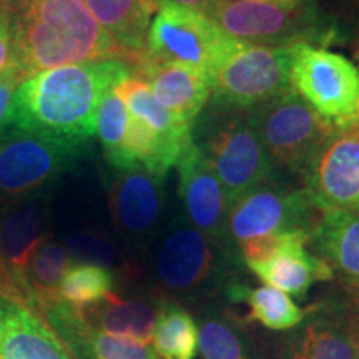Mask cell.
Masks as SVG:
<instances>
[{"label": "cell", "instance_id": "cell-20", "mask_svg": "<svg viewBox=\"0 0 359 359\" xmlns=\"http://www.w3.org/2000/svg\"><path fill=\"white\" fill-rule=\"evenodd\" d=\"M308 243L359 302V212H325Z\"/></svg>", "mask_w": 359, "mask_h": 359}, {"label": "cell", "instance_id": "cell-38", "mask_svg": "<svg viewBox=\"0 0 359 359\" xmlns=\"http://www.w3.org/2000/svg\"><path fill=\"white\" fill-rule=\"evenodd\" d=\"M155 2H156V4H158V6H160V4H161V0H155Z\"/></svg>", "mask_w": 359, "mask_h": 359}, {"label": "cell", "instance_id": "cell-16", "mask_svg": "<svg viewBox=\"0 0 359 359\" xmlns=\"http://www.w3.org/2000/svg\"><path fill=\"white\" fill-rule=\"evenodd\" d=\"M177 165L180 177L178 195L185 219L215 245H223L226 241L230 203L218 175L195 142Z\"/></svg>", "mask_w": 359, "mask_h": 359}, {"label": "cell", "instance_id": "cell-6", "mask_svg": "<svg viewBox=\"0 0 359 359\" xmlns=\"http://www.w3.org/2000/svg\"><path fill=\"white\" fill-rule=\"evenodd\" d=\"M85 142L12 127L0 137V206L42 193L70 170Z\"/></svg>", "mask_w": 359, "mask_h": 359}, {"label": "cell", "instance_id": "cell-12", "mask_svg": "<svg viewBox=\"0 0 359 359\" xmlns=\"http://www.w3.org/2000/svg\"><path fill=\"white\" fill-rule=\"evenodd\" d=\"M43 193L0 206V293L32 309L27 268L47 241Z\"/></svg>", "mask_w": 359, "mask_h": 359}, {"label": "cell", "instance_id": "cell-35", "mask_svg": "<svg viewBox=\"0 0 359 359\" xmlns=\"http://www.w3.org/2000/svg\"><path fill=\"white\" fill-rule=\"evenodd\" d=\"M11 6H12V0H0V12H7L11 11Z\"/></svg>", "mask_w": 359, "mask_h": 359}, {"label": "cell", "instance_id": "cell-4", "mask_svg": "<svg viewBox=\"0 0 359 359\" xmlns=\"http://www.w3.org/2000/svg\"><path fill=\"white\" fill-rule=\"evenodd\" d=\"M212 105L250 111L291 90V45L238 42L210 75Z\"/></svg>", "mask_w": 359, "mask_h": 359}, {"label": "cell", "instance_id": "cell-28", "mask_svg": "<svg viewBox=\"0 0 359 359\" xmlns=\"http://www.w3.org/2000/svg\"><path fill=\"white\" fill-rule=\"evenodd\" d=\"M198 348L205 359H257L243 333L222 314L212 311L201 316Z\"/></svg>", "mask_w": 359, "mask_h": 359}, {"label": "cell", "instance_id": "cell-31", "mask_svg": "<svg viewBox=\"0 0 359 359\" xmlns=\"http://www.w3.org/2000/svg\"><path fill=\"white\" fill-rule=\"evenodd\" d=\"M20 83L15 70L0 77V137L13 127V98Z\"/></svg>", "mask_w": 359, "mask_h": 359}, {"label": "cell", "instance_id": "cell-2", "mask_svg": "<svg viewBox=\"0 0 359 359\" xmlns=\"http://www.w3.org/2000/svg\"><path fill=\"white\" fill-rule=\"evenodd\" d=\"M122 60L57 67L25 79L13 98V127L87 142L107 93L132 77Z\"/></svg>", "mask_w": 359, "mask_h": 359}, {"label": "cell", "instance_id": "cell-32", "mask_svg": "<svg viewBox=\"0 0 359 359\" xmlns=\"http://www.w3.org/2000/svg\"><path fill=\"white\" fill-rule=\"evenodd\" d=\"M15 70V57H13V34L11 15L0 12V77Z\"/></svg>", "mask_w": 359, "mask_h": 359}, {"label": "cell", "instance_id": "cell-3", "mask_svg": "<svg viewBox=\"0 0 359 359\" xmlns=\"http://www.w3.org/2000/svg\"><path fill=\"white\" fill-rule=\"evenodd\" d=\"M193 142L218 175L230 205L253 188L273 182L275 167L251 127L248 111L212 105V111L196 125Z\"/></svg>", "mask_w": 359, "mask_h": 359}, {"label": "cell", "instance_id": "cell-9", "mask_svg": "<svg viewBox=\"0 0 359 359\" xmlns=\"http://www.w3.org/2000/svg\"><path fill=\"white\" fill-rule=\"evenodd\" d=\"M217 246L187 219L172 223L155 253L156 285L173 298H191L215 288L224 275Z\"/></svg>", "mask_w": 359, "mask_h": 359}, {"label": "cell", "instance_id": "cell-25", "mask_svg": "<svg viewBox=\"0 0 359 359\" xmlns=\"http://www.w3.org/2000/svg\"><path fill=\"white\" fill-rule=\"evenodd\" d=\"M155 351L165 359H193L198 348V327L185 308L161 302L154 338Z\"/></svg>", "mask_w": 359, "mask_h": 359}, {"label": "cell", "instance_id": "cell-8", "mask_svg": "<svg viewBox=\"0 0 359 359\" xmlns=\"http://www.w3.org/2000/svg\"><path fill=\"white\" fill-rule=\"evenodd\" d=\"M291 88L334 130L356 123L359 69L346 57L306 42L293 43Z\"/></svg>", "mask_w": 359, "mask_h": 359}, {"label": "cell", "instance_id": "cell-27", "mask_svg": "<svg viewBox=\"0 0 359 359\" xmlns=\"http://www.w3.org/2000/svg\"><path fill=\"white\" fill-rule=\"evenodd\" d=\"M115 276L109 268L98 264H70L58 285V298L74 308H88L114 293Z\"/></svg>", "mask_w": 359, "mask_h": 359}, {"label": "cell", "instance_id": "cell-29", "mask_svg": "<svg viewBox=\"0 0 359 359\" xmlns=\"http://www.w3.org/2000/svg\"><path fill=\"white\" fill-rule=\"evenodd\" d=\"M127 105L111 90L103 97L97 111V133L100 138L105 158L115 170L122 167V148L128 127Z\"/></svg>", "mask_w": 359, "mask_h": 359}, {"label": "cell", "instance_id": "cell-19", "mask_svg": "<svg viewBox=\"0 0 359 359\" xmlns=\"http://www.w3.org/2000/svg\"><path fill=\"white\" fill-rule=\"evenodd\" d=\"M0 359H72L39 314L0 293Z\"/></svg>", "mask_w": 359, "mask_h": 359}, {"label": "cell", "instance_id": "cell-34", "mask_svg": "<svg viewBox=\"0 0 359 359\" xmlns=\"http://www.w3.org/2000/svg\"><path fill=\"white\" fill-rule=\"evenodd\" d=\"M276 2H280L283 6H288V7H298L303 0H276Z\"/></svg>", "mask_w": 359, "mask_h": 359}, {"label": "cell", "instance_id": "cell-13", "mask_svg": "<svg viewBox=\"0 0 359 359\" xmlns=\"http://www.w3.org/2000/svg\"><path fill=\"white\" fill-rule=\"evenodd\" d=\"M320 212H359V127L334 130L304 173Z\"/></svg>", "mask_w": 359, "mask_h": 359}, {"label": "cell", "instance_id": "cell-11", "mask_svg": "<svg viewBox=\"0 0 359 359\" xmlns=\"http://www.w3.org/2000/svg\"><path fill=\"white\" fill-rule=\"evenodd\" d=\"M205 15L222 32L258 45L309 43L318 39L316 19L276 0H217Z\"/></svg>", "mask_w": 359, "mask_h": 359}, {"label": "cell", "instance_id": "cell-23", "mask_svg": "<svg viewBox=\"0 0 359 359\" xmlns=\"http://www.w3.org/2000/svg\"><path fill=\"white\" fill-rule=\"evenodd\" d=\"M114 92L127 105L130 114L145 120L160 135L178 160L193 145V125L183 122L161 107L145 80L132 75L116 85Z\"/></svg>", "mask_w": 359, "mask_h": 359}, {"label": "cell", "instance_id": "cell-10", "mask_svg": "<svg viewBox=\"0 0 359 359\" xmlns=\"http://www.w3.org/2000/svg\"><path fill=\"white\" fill-rule=\"evenodd\" d=\"M323 212L303 190L275 182L263 183L233 201L226 218V241L240 245L273 233L303 230L311 233Z\"/></svg>", "mask_w": 359, "mask_h": 359}, {"label": "cell", "instance_id": "cell-24", "mask_svg": "<svg viewBox=\"0 0 359 359\" xmlns=\"http://www.w3.org/2000/svg\"><path fill=\"white\" fill-rule=\"evenodd\" d=\"M224 291L230 302L248 306L246 321H257L273 331L293 330L308 313V309L296 304L288 294L268 285L250 288L241 283H231Z\"/></svg>", "mask_w": 359, "mask_h": 359}, {"label": "cell", "instance_id": "cell-37", "mask_svg": "<svg viewBox=\"0 0 359 359\" xmlns=\"http://www.w3.org/2000/svg\"><path fill=\"white\" fill-rule=\"evenodd\" d=\"M353 127H359V107H358V116H356V123H354Z\"/></svg>", "mask_w": 359, "mask_h": 359}, {"label": "cell", "instance_id": "cell-18", "mask_svg": "<svg viewBox=\"0 0 359 359\" xmlns=\"http://www.w3.org/2000/svg\"><path fill=\"white\" fill-rule=\"evenodd\" d=\"M150 85L161 107L183 122L193 125L212 95L210 80L203 72L180 64H161L143 57L137 75Z\"/></svg>", "mask_w": 359, "mask_h": 359}, {"label": "cell", "instance_id": "cell-7", "mask_svg": "<svg viewBox=\"0 0 359 359\" xmlns=\"http://www.w3.org/2000/svg\"><path fill=\"white\" fill-rule=\"evenodd\" d=\"M240 40L230 37L205 13L161 2L147 32L145 57L161 64H180L208 77Z\"/></svg>", "mask_w": 359, "mask_h": 359}, {"label": "cell", "instance_id": "cell-30", "mask_svg": "<svg viewBox=\"0 0 359 359\" xmlns=\"http://www.w3.org/2000/svg\"><path fill=\"white\" fill-rule=\"evenodd\" d=\"M65 250L70 258L79 263L115 266L118 263V251L107 236L95 231H77L65 238Z\"/></svg>", "mask_w": 359, "mask_h": 359}, {"label": "cell", "instance_id": "cell-21", "mask_svg": "<svg viewBox=\"0 0 359 359\" xmlns=\"http://www.w3.org/2000/svg\"><path fill=\"white\" fill-rule=\"evenodd\" d=\"M98 24L123 48L127 65L137 69L145 57L150 17L158 11L155 0H83Z\"/></svg>", "mask_w": 359, "mask_h": 359}, {"label": "cell", "instance_id": "cell-14", "mask_svg": "<svg viewBox=\"0 0 359 359\" xmlns=\"http://www.w3.org/2000/svg\"><path fill=\"white\" fill-rule=\"evenodd\" d=\"M286 339V359H359V302L327 298L308 308Z\"/></svg>", "mask_w": 359, "mask_h": 359}, {"label": "cell", "instance_id": "cell-26", "mask_svg": "<svg viewBox=\"0 0 359 359\" xmlns=\"http://www.w3.org/2000/svg\"><path fill=\"white\" fill-rule=\"evenodd\" d=\"M70 264L69 251L57 241L47 240L37 250L25 273L34 311L58 298V285Z\"/></svg>", "mask_w": 359, "mask_h": 359}, {"label": "cell", "instance_id": "cell-15", "mask_svg": "<svg viewBox=\"0 0 359 359\" xmlns=\"http://www.w3.org/2000/svg\"><path fill=\"white\" fill-rule=\"evenodd\" d=\"M109 212L125 241L147 246L158 235L165 213V177L142 163L115 170L109 188Z\"/></svg>", "mask_w": 359, "mask_h": 359}, {"label": "cell", "instance_id": "cell-5", "mask_svg": "<svg viewBox=\"0 0 359 359\" xmlns=\"http://www.w3.org/2000/svg\"><path fill=\"white\" fill-rule=\"evenodd\" d=\"M248 118L273 167L302 175L334 132L293 88L250 110Z\"/></svg>", "mask_w": 359, "mask_h": 359}, {"label": "cell", "instance_id": "cell-33", "mask_svg": "<svg viewBox=\"0 0 359 359\" xmlns=\"http://www.w3.org/2000/svg\"><path fill=\"white\" fill-rule=\"evenodd\" d=\"M161 2H172V4H177V6L193 8V11L205 13L215 2H217V0H161Z\"/></svg>", "mask_w": 359, "mask_h": 359}, {"label": "cell", "instance_id": "cell-17", "mask_svg": "<svg viewBox=\"0 0 359 359\" xmlns=\"http://www.w3.org/2000/svg\"><path fill=\"white\" fill-rule=\"evenodd\" d=\"M308 240V231H288L271 257L262 263L248 264V268L271 288L304 298L314 283L334 278L330 264L306 250Z\"/></svg>", "mask_w": 359, "mask_h": 359}, {"label": "cell", "instance_id": "cell-36", "mask_svg": "<svg viewBox=\"0 0 359 359\" xmlns=\"http://www.w3.org/2000/svg\"><path fill=\"white\" fill-rule=\"evenodd\" d=\"M354 57H356V60H358V65H359V39H358L356 48H354Z\"/></svg>", "mask_w": 359, "mask_h": 359}, {"label": "cell", "instance_id": "cell-22", "mask_svg": "<svg viewBox=\"0 0 359 359\" xmlns=\"http://www.w3.org/2000/svg\"><path fill=\"white\" fill-rule=\"evenodd\" d=\"M161 303L148 298H123L110 293L100 303L82 308L80 313L95 330L123 336L148 344L154 338Z\"/></svg>", "mask_w": 359, "mask_h": 359}, {"label": "cell", "instance_id": "cell-1", "mask_svg": "<svg viewBox=\"0 0 359 359\" xmlns=\"http://www.w3.org/2000/svg\"><path fill=\"white\" fill-rule=\"evenodd\" d=\"M15 74L22 82L57 67L122 60L123 48L98 24L83 0H12Z\"/></svg>", "mask_w": 359, "mask_h": 359}]
</instances>
